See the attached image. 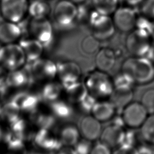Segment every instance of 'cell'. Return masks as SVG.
<instances>
[{"instance_id": "obj_1", "label": "cell", "mask_w": 154, "mask_h": 154, "mask_svg": "<svg viewBox=\"0 0 154 154\" xmlns=\"http://www.w3.org/2000/svg\"><path fill=\"white\" fill-rule=\"evenodd\" d=\"M122 71L128 74L135 84H146L154 80V63L147 58L133 56L126 59Z\"/></svg>"}, {"instance_id": "obj_2", "label": "cell", "mask_w": 154, "mask_h": 154, "mask_svg": "<svg viewBox=\"0 0 154 154\" xmlns=\"http://www.w3.org/2000/svg\"><path fill=\"white\" fill-rule=\"evenodd\" d=\"M84 83L88 93L97 100L109 98L114 89L112 79L106 72L98 69L88 73Z\"/></svg>"}, {"instance_id": "obj_3", "label": "cell", "mask_w": 154, "mask_h": 154, "mask_svg": "<svg viewBox=\"0 0 154 154\" xmlns=\"http://www.w3.org/2000/svg\"><path fill=\"white\" fill-rule=\"evenodd\" d=\"M151 37L145 30L135 28L129 32L126 39V47L133 56L150 59L154 55Z\"/></svg>"}, {"instance_id": "obj_4", "label": "cell", "mask_w": 154, "mask_h": 154, "mask_svg": "<svg viewBox=\"0 0 154 154\" xmlns=\"http://www.w3.org/2000/svg\"><path fill=\"white\" fill-rule=\"evenodd\" d=\"M91 34L99 41L110 38L114 34L116 28L110 16L101 14L94 10L88 19Z\"/></svg>"}, {"instance_id": "obj_5", "label": "cell", "mask_w": 154, "mask_h": 154, "mask_svg": "<svg viewBox=\"0 0 154 154\" xmlns=\"http://www.w3.org/2000/svg\"><path fill=\"white\" fill-rule=\"evenodd\" d=\"M0 63L6 69L14 70L25 65L26 58L19 43L4 45L0 52Z\"/></svg>"}, {"instance_id": "obj_6", "label": "cell", "mask_w": 154, "mask_h": 154, "mask_svg": "<svg viewBox=\"0 0 154 154\" xmlns=\"http://www.w3.org/2000/svg\"><path fill=\"white\" fill-rule=\"evenodd\" d=\"M28 0H0L1 16L4 20L19 23L28 14Z\"/></svg>"}, {"instance_id": "obj_7", "label": "cell", "mask_w": 154, "mask_h": 154, "mask_svg": "<svg viewBox=\"0 0 154 154\" xmlns=\"http://www.w3.org/2000/svg\"><path fill=\"white\" fill-rule=\"evenodd\" d=\"M25 66L29 69L34 81L48 82L54 80L57 75V64L49 59L40 58L32 62H26Z\"/></svg>"}, {"instance_id": "obj_8", "label": "cell", "mask_w": 154, "mask_h": 154, "mask_svg": "<svg viewBox=\"0 0 154 154\" xmlns=\"http://www.w3.org/2000/svg\"><path fill=\"white\" fill-rule=\"evenodd\" d=\"M53 17L60 26L69 27L78 19V8L70 0H60L54 7Z\"/></svg>"}, {"instance_id": "obj_9", "label": "cell", "mask_w": 154, "mask_h": 154, "mask_svg": "<svg viewBox=\"0 0 154 154\" xmlns=\"http://www.w3.org/2000/svg\"><path fill=\"white\" fill-rule=\"evenodd\" d=\"M28 30L30 36L39 41L45 48L52 42L53 28L48 17L31 18Z\"/></svg>"}, {"instance_id": "obj_10", "label": "cell", "mask_w": 154, "mask_h": 154, "mask_svg": "<svg viewBox=\"0 0 154 154\" xmlns=\"http://www.w3.org/2000/svg\"><path fill=\"white\" fill-rule=\"evenodd\" d=\"M138 16L132 7H118L112 14V21L116 29L122 32H129L135 28Z\"/></svg>"}, {"instance_id": "obj_11", "label": "cell", "mask_w": 154, "mask_h": 154, "mask_svg": "<svg viewBox=\"0 0 154 154\" xmlns=\"http://www.w3.org/2000/svg\"><path fill=\"white\" fill-rule=\"evenodd\" d=\"M148 114L147 110L141 102H131L123 109L122 116L125 126L135 129L141 127Z\"/></svg>"}, {"instance_id": "obj_12", "label": "cell", "mask_w": 154, "mask_h": 154, "mask_svg": "<svg viewBox=\"0 0 154 154\" xmlns=\"http://www.w3.org/2000/svg\"><path fill=\"white\" fill-rule=\"evenodd\" d=\"M33 139L37 146L46 151L57 152L63 147L59 135H57L52 129H38Z\"/></svg>"}, {"instance_id": "obj_13", "label": "cell", "mask_w": 154, "mask_h": 154, "mask_svg": "<svg viewBox=\"0 0 154 154\" xmlns=\"http://www.w3.org/2000/svg\"><path fill=\"white\" fill-rule=\"evenodd\" d=\"M81 70L74 61H67L57 64V75L63 87L79 81Z\"/></svg>"}, {"instance_id": "obj_14", "label": "cell", "mask_w": 154, "mask_h": 154, "mask_svg": "<svg viewBox=\"0 0 154 154\" xmlns=\"http://www.w3.org/2000/svg\"><path fill=\"white\" fill-rule=\"evenodd\" d=\"M78 128L81 135L91 141L100 138L102 131L100 122L93 116H87L83 117Z\"/></svg>"}, {"instance_id": "obj_15", "label": "cell", "mask_w": 154, "mask_h": 154, "mask_svg": "<svg viewBox=\"0 0 154 154\" xmlns=\"http://www.w3.org/2000/svg\"><path fill=\"white\" fill-rule=\"evenodd\" d=\"M22 32L19 23L4 20L0 23V43L3 45L16 43L22 38Z\"/></svg>"}, {"instance_id": "obj_16", "label": "cell", "mask_w": 154, "mask_h": 154, "mask_svg": "<svg viewBox=\"0 0 154 154\" xmlns=\"http://www.w3.org/2000/svg\"><path fill=\"white\" fill-rule=\"evenodd\" d=\"M40 98L38 95L26 91L16 93L11 100L17 104L20 110L32 113L37 109Z\"/></svg>"}, {"instance_id": "obj_17", "label": "cell", "mask_w": 154, "mask_h": 154, "mask_svg": "<svg viewBox=\"0 0 154 154\" xmlns=\"http://www.w3.org/2000/svg\"><path fill=\"white\" fill-rule=\"evenodd\" d=\"M19 44L25 52L26 62H32L40 58L45 48L39 41L31 36L20 38Z\"/></svg>"}, {"instance_id": "obj_18", "label": "cell", "mask_w": 154, "mask_h": 154, "mask_svg": "<svg viewBox=\"0 0 154 154\" xmlns=\"http://www.w3.org/2000/svg\"><path fill=\"white\" fill-rule=\"evenodd\" d=\"M116 108L110 100H98L93 106L91 114L99 122L111 120L116 113Z\"/></svg>"}, {"instance_id": "obj_19", "label": "cell", "mask_w": 154, "mask_h": 154, "mask_svg": "<svg viewBox=\"0 0 154 154\" xmlns=\"http://www.w3.org/2000/svg\"><path fill=\"white\" fill-rule=\"evenodd\" d=\"M124 131L123 128L111 123L102 129L100 137V141L107 144L111 148L117 147L120 143Z\"/></svg>"}, {"instance_id": "obj_20", "label": "cell", "mask_w": 154, "mask_h": 154, "mask_svg": "<svg viewBox=\"0 0 154 154\" xmlns=\"http://www.w3.org/2000/svg\"><path fill=\"white\" fill-rule=\"evenodd\" d=\"M63 87L66 97L70 103L78 104L88 94L84 82L79 81Z\"/></svg>"}, {"instance_id": "obj_21", "label": "cell", "mask_w": 154, "mask_h": 154, "mask_svg": "<svg viewBox=\"0 0 154 154\" xmlns=\"http://www.w3.org/2000/svg\"><path fill=\"white\" fill-rule=\"evenodd\" d=\"M116 60V53L111 49L103 48L97 52L95 63L98 70L106 72L114 67Z\"/></svg>"}, {"instance_id": "obj_22", "label": "cell", "mask_w": 154, "mask_h": 154, "mask_svg": "<svg viewBox=\"0 0 154 154\" xmlns=\"http://www.w3.org/2000/svg\"><path fill=\"white\" fill-rule=\"evenodd\" d=\"M63 90V87L60 83L53 80L46 82L42 87L40 97L45 102L52 103L60 99Z\"/></svg>"}, {"instance_id": "obj_23", "label": "cell", "mask_w": 154, "mask_h": 154, "mask_svg": "<svg viewBox=\"0 0 154 154\" xmlns=\"http://www.w3.org/2000/svg\"><path fill=\"white\" fill-rule=\"evenodd\" d=\"M81 134L79 128L73 125H67L60 131L59 137L63 146L73 147L79 141Z\"/></svg>"}, {"instance_id": "obj_24", "label": "cell", "mask_w": 154, "mask_h": 154, "mask_svg": "<svg viewBox=\"0 0 154 154\" xmlns=\"http://www.w3.org/2000/svg\"><path fill=\"white\" fill-rule=\"evenodd\" d=\"M56 117L50 111H38L31 113V120L38 129H52L55 125Z\"/></svg>"}, {"instance_id": "obj_25", "label": "cell", "mask_w": 154, "mask_h": 154, "mask_svg": "<svg viewBox=\"0 0 154 154\" xmlns=\"http://www.w3.org/2000/svg\"><path fill=\"white\" fill-rule=\"evenodd\" d=\"M133 98L132 90L114 89L109 99L116 109H122L131 102Z\"/></svg>"}, {"instance_id": "obj_26", "label": "cell", "mask_w": 154, "mask_h": 154, "mask_svg": "<svg viewBox=\"0 0 154 154\" xmlns=\"http://www.w3.org/2000/svg\"><path fill=\"white\" fill-rule=\"evenodd\" d=\"M51 7L47 0H31L29 1L28 14L31 18L47 17Z\"/></svg>"}, {"instance_id": "obj_27", "label": "cell", "mask_w": 154, "mask_h": 154, "mask_svg": "<svg viewBox=\"0 0 154 154\" xmlns=\"http://www.w3.org/2000/svg\"><path fill=\"white\" fill-rule=\"evenodd\" d=\"M50 110L56 118L60 119H69L73 113L70 103L60 99L51 103Z\"/></svg>"}, {"instance_id": "obj_28", "label": "cell", "mask_w": 154, "mask_h": 154, "mask_svg": "<svg viewBox=\"0 0 154 154\" xmlns=\"http://www.w3.org/2000/svg\"><path fill=\"white\" fill-rule=\"evenodd\" d=\"M4 141L8 149L14 151H25L24 150V136L18 132L12 130L7 132L4 136Z\"/></svg>"}, {"instance_id": "obj_29", "label": "cell", "mask_w": 154, "mask_h": 154, "mask_svg": "<svg viewBox=\"0 0 154 154\" xmlns=\"http://www.w3.org/2000/svg\"><path fill=\"white\" fill-rule=\"evenodd\" d=\"M93 9L97 13L111 16L118 8L119 0H91Z\"/></svg>"}, {"instance_id": "obj_30", "label": "cell", "mask_w": 154, "mask_h": 154, "mask_svg": "<svg viewBox=\"0 0 154 154\" xmlns=\"http://www.w3.org/2000/svg\"><path fill=\"white\" fill-rule=\"evenodd\" d=\"M140 128V133L143 140L149 144H154V113L147 116Z\"/></svg>"}, {"instance_id": "obj_31", "label": "cell", "mask_w": 154, "mask_h": 154, "mask_svg": "<svg viewBox=\"0 0 154 154\" xmlns=\"http://www.w3.org/2000/svg\"><path fill=\"white\" fill-rule=\"evenodd\" d=\"M20 111L19 106L10 100L3 105L1 116L10 123L20 117Z\"/></svg>"}, {"instance_id": "obj_32", "label": "cell", "mask_w": 154, "mask_h": 154, "mask_svg": "<svg viewBox=\"0 0 154 154\" xmlns=\"http://www.w3.org/2000/svg\"><path fill=\"white\" fill-rule=\"evenodd\" d=\"M113 84L115 89L132 90L135 84L133 79L127 73L122 71L114 78Z\"/></svg>"}, {"instance_id": "obj_33", "label": "cell", "mask_w": 154, "mask_h": 154, "mask_svg": "<svg viewBox=\"0 0 154 154\" xmlns=\"http://www.w3.org/2000/svg\"><path fill=\"white\" fill-rule=\"evenodd\" d=\"M99 40L91 34L85 37L81 43V49L86 55H92L99 50Z\"/></svg>"}, {"instance_id": "obj_34", "label": "cell", "mask_w": 154, "mask_h": 154, "mask_svg": "<svg viewBox=\"0 0 154 154\" xmlns=\"http://www.w3.org/2000/svg\"><path fill=\"white\" fill-rule=\"evenodd\" d=\"M137 141V134L134 130H125L120 143L117 147L128 149H134L135 147Z\"/></svg>"}, {"instance_id": "obj_35", "label": "cell", "mask_w": 154, "mask_h": 154, "mask_svg": "<svg viewBox=\"0 0 154 154\" xmlns=\"http://www.w3.org/2000/svg\"><path fill=\"white\" fill-rule=\"evenodd\" d=\"M141 103L148 114L154 113V88L148 89L144 92L141 96Z\"/></svg>"}, {"instance_id": "obj_36", "label": "cell", "mask_w": 154, "mask_h": 154, "mask_svg": "<svg viewBox=\"0 0 154 154\" xmlns=\"http://www.w3.org/2000/svg\"><path fill=\"white\" fill-rule=\"evenodd\" d=\"M141 16L154 20V0H144L141 4Z\"/></svg>"}, {"instance_id": "obj_37", "label": "cell", "mask_w": 154, "mask_h": 154, "mask_svg": "<svg viewBox=\"0 0 154 154\" xmlns=\"http://www.w3.org/2000/svg\"><path fill=\"white\" fill-rule=\"evenodd\" d=\"M98 100L90 94H88L79 103L81 109L85 113H91V111Z\"/></svg>"}, {"instance_id": "obj_38", "label": "cell", "mask_w": 154, "mask_h": 154, "mask_svg": "<svg viewBox=\"0 0 154 154\" xmlns=\"http://www.w3.org/2000/svg\"><path fill=\"white\" fill-rule=\"evenodd\" d=\"M91 141L84 138L79 141L73 147L76 154H90L93 146Z\"/></svg>"}, {"instance_id": "obj_39", "label": "cell", "mask_w": 154, "mask_h": 154, "mask_svg": "<svg viewBox=\"0 0 154 154\" xmlns=\"http://www.w3.org/2000/svg\"><path fill=\"white\" fill-rule=\"evenodd\" d=\"M111 149L109 146L100 141L93 146L90 154H112Z\"/></svg>"}, {"instance_id": "obj_40", "label": "cell", "mask_w": 154, "mask_h": 154, "mask_svg": "<svg viewBox=\"0 0 154 154\" xmlns=\"http://www.w3.org/2000/svg\"><path fill=\"white\" fill-rule=\"evenodd\" d=\"M133 154H154V150L147 145H140L134 149Z\"/></svg>"}, {"instance_id": "obj_41", "label": "cell", "mask_w": 154, "mask_h": 154, "mask_svg": "<svg viewBox=\"0 0 154 154\" xmlns=\"http://www.w3.org/2000/svg\"><path fill=\"white\" fill-rule=\"evenodd\" d=\"M55 154H76L72 147L63 146L60 150H57Z\"/></svg>"}, {"instance_id": "obj_42", "label": "cell", "mask_w": 154, "mask_h": 154, "mask_svg": "<svg viewBox=\"0 0 154 154\" xmlns=\"http://www.w3.org/2000/svg\"><path fill=\"white\" fill-rule=\"evenodd\" d=\"M127 4L130 7H135L140 5L144 0H125Z\"/></svg>"}, {"instance_id": "obj_43", "label": "cell", "mask_w": 154, "mask_h": 154, "mask_svg": "<svg viewBox=\"0 0 154 154\" xmlns=\"http://www.w3.org/2000/svg\"><path fill=\"white\" fill-rule=\"evenodd\" d=\"M148 33L151 38L154 40V20H151L148 29Z\"/></svg>"}, {"instance_id": "obj_44", "label": "cell", "mask_w": 154, "mask_h": 154, "mask_svg": "<svg viewBox=\"0 0 154 154\" xmlns=\"http://www.w3.org/2000/svg\"><path fill=\"white\" fill-rule=\"evenodd\" d=\"M70 1L75 3V4H82V2H85L86 0H70Z\"/></svg>"}, {"instance_id": "obj_45", "label": "cell", "mask_w": 154, "mask_h": 154, "mask_svg": "<svg viewBox=\"0 0 154 154\" xmlns=\"http://www.w3.org/2000/svg\"><path fill=\"white\" fill-rule=\"evenodd\" d=\"M2 107H3V105L1 103V102L0 101V116H1V114H2Z\"/></svg>"}, {"instance_id": "obj_46", "label": "cell", "mask_w": 154, "mask_h": 154, "mask_svg": "<svg viewBox=\"0 0 154 154\" xmlns=\"http://www.w3.org/2000/svg\"><path fill=\"white\" fill-rule=\"evenodd\" d=\"M2 137H3V133L1 130V128H0V140L2 138Z\"/></svg>"}, {"instance_id": "obj_47", "label": "cell", "mask_w": 154, "mask_h": 154, "mask_svg": "<svg viewBox=\"0 0 154 154\" xmlns=\"http://www.w3.org/2000/svg\"><path fill=\"white\" fill-rule=\"evenodd\" d=\"M28 154H44V153H40V152H31Z\"/></svg>"}, {"instance_id": "obj_48", "label": "cell", "mask_w": 154, "mask_h": 154, "mask_svg": "<svg viewBox=\"0 0 154 154\" xmlns=\"http://www.w3.org/2000/svg\"><path fill=\"white\" fill-rule=\"evenodd\" d=\"M2 46H3V45H2V43H0V52H1V49H2Z\"/></svg>"}, {"instance_id": "obj_49", "label": "cell", "mask_w": 154, "mask_h": 154, "mask_svg": "<svg viewBox=\"0 0 154 154\" xmlns=\"http://www.w3.org/2000/svg\"><path fill=\"white\" fill-rule=\"evenodd\" d=\"M0 16H1V8H0Z\"/></svg>"}]
</instances>
